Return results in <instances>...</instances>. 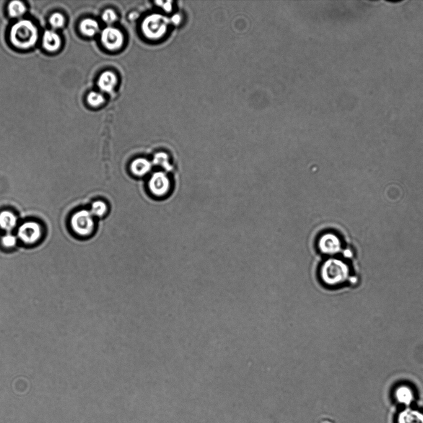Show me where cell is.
Instances as JSON below:
<instances>
[{
	"mask_svg": "<svg viewBox=\"0 0 423 423\" xmlns=\"http://www.w3.org/2000/svg\"><path fill=\"white\" fill-rule=\"evenodd\" d=\"M62 40L58 34L54 30H46L44 34L43 44L46 50L54 52L59 50Z\"/></svg>",
	"mask_w": 423,
	"mask_h": 423,
	"instance_id": "9",
	"label": "cell"
},
{
	"mask_svg": "<svg viewBox=\"0 0 423 423\" xmlns=\"http://www.w3.org/2000/svg\"><path fill=\"white\" fill-rule=\"evenodd\" d=\"M344 255L346 256H349L351 255V252L349 250H347L346 251H345Z\"/></svg>",
	"mask_w": 423,
	"mask_h": 423,
	"instance_id": "26",
	"label": "cell"
},
{
	"mask_svg": "<svg viewBox=\"0 0 423 423\" xmlns=\"http://www.w3.org/2000/svg\"><path fill=\"white\" fill-rule=\"evenodd\" d=\"M130 168L134 175L143 177L151 170L152 163L145 158H137L131 162Z\"/></svg>",
	"mask_w": 423,
	"mask_h": 423,
	"instance_id": "12",
	"label": "cell"
},
{
	"mask_svg": "<svg viewBox=\"0 0 423 423\" xmlns=\"http://www.w3.org/2000/svg\"><path fill=\"white\" fill-rule=\"evenodd\" d=\"M318 423H336L333 421V420H331L330 418H321V420H319Z\"/></svg>",
	"mask_w": 423,
	"mask_h": 423,
	"instance_id": "25",
	"label": "cell"
},
{
	"mask_svg": "<svg viewBox=\"0 0 423 423\" xmlns=\"http://www.w3.org/2000/svg\"><path fill=\"white\" fill-rule=\"evenodd\" d=\"M397 402L404 406H409L414 400V393L412 389L407 386H401L395 392Z\"/></svg>",
	"mask_w": 423,
	"mask_h": 423,
	"instance_id": "13",
	"label": "cell"
},
{
	"mask_svg": "<svg viewBox=\"0 0 423 423\" xmlns=\"http://www.w3.org/2000/svg\"><path fill=\"white\" fill-rule=\"evenodd\" d=\"M156 4H158V6H160L163 8V9L165 10L166 12H171V10H172L173 6H172V2H162V1H158L155 2Z\"/></svg>",
	"mask_w": 423,
	"mask_h": 423,
	"instance_id": "23",
	"label": "cell"
},
{
	"mask_svg": "<svg viewBox=\"0 0 423 423\" xmlns=\"http://www.w3.org/2000/svg\"><path fill=\"white\" fill-rule=\"evenodd\" d=\"M101 40L104 46L108 50H118L123 46L124 35L118 28L108 27L101 32Z\"/></svg>",
	"mask_w": 423,
	"mask_h": 423,
	"instance_id": "7",
	"label": "cell"
},
{
	"mask_svg": "<svg viewBox=\"0 0 423 423\" xmlns=\"http://www.w3.org/2000/svg\"><path fill=\"white\" fill-rule=\"evenodd\" d=\"M398 423H423V412L409 408L404 409L398 414Z\"/></svg>",
	"mask_w": 423,
	"mask_h": 423,
	"instance_id": "11",
	"label": "cell"
},
{
	"mask_svg": "<svg viewBox=\"0 0 423 423\" xmlns=\"http://www.w3.org/2000/svg\"><path fill=\"white\" fill-rule=\"evenodd\" d=\"M49 22L51 26L54 28H59L64 26L65 24V18L64 16L59 12H56L51 16Z\"/></svg>",
	"mask_w": 423,
	"mask_h": 423,
	"instance_id": "20",
	"label": "cell"
},
{
	"mask_svg": "<svg viewBox=\"0 0 423 423\" xmlns=\"http://www.w3.org/2000/svg\"><path fill=\"white\" fill-rule=\"evenodd\" d=\"M17 224V217L10 211H4L0 212V228L2 230H14Z\"/></svg>",
	"mask_w": 423,
	"mask_h": 423,
	"instance_id": "15",
	"label": "cell"
},
{
	"mask_svg": "<svg viewBox=\"0 0 423 423\" xmlns=\"http://www.w3.org/2000/svg\"><path fill=\"white\" fill-rule=\"evenodd\" d=\"M181 22V16L180 14H176L170 18L171 24L177 26L180 24Z\"/></svg>",
	"mask_w": 423,
	"mask_h": 423,
	"instance_id": "24",
	"label": "cell"
},
{
	"mask_svg": "<svg viewBox=\"0 0 423 423\" xmlns=\"http://www.w3.org/2000/svg\"><path fill=\"white\" fill-rule=\"evenodd\" d=\"M317 248L323 255L332 256L341 251L342 244L338 236L333 232H324L318 238Z\"/></svg>",
	"mask_w": 423,
	"mask_h": 423,
	"instance_id": "5",
	"label": "cell"
},
{
	"mask_svg": "<svg viewBox=\"0 0 423 423\" xmlns=\"http://www.w3.org/2000/svg\"><path fill=\"white\" fill-rule=\"evenodd\" d=\"M107 204L101 200L96 201L92 205V208H91V214H93V216L103 217L105 216L106 212H108Z\"/></svg>",
	"mask_w": 423,
	"mask_h": 423,
	"instance_id": "17",
	"label": "cell"
},
{
	"mask_svg": "<svg viewBox=\"0 0 423 423\" xmlns=\"http://www.w3.org/2000/svg\"><path fill=\"white\" fill-rule=\"evenodd\" d=\"M348 266L342 260L330 258L319 266L316 277L320 284L327 289L342 286L349 279Z\"/></svg>",
	"mask_w": 423,
	"mask_h": 423,
	"instance_id": "1",
	"label": "cell"
},
{
	"mask_svg": "<svg viewBox=\"0 0 423 423\" xmlns=\"http://www.w3.org/2000/svg\"><path fill=\"white\" fill-rule=\"evenodd\" d=\"M71 226L73 232L81 237H88L95 230L94 216L87 210H80L71 218Z\"/></svg>",
	"mask_w": 423,
	"mask_h": 423,
	"instance_id": "4",
	"label": "cell"
},
{
	"mask_svg": "<svg viewBox=\"0 0 423 423\" xmlns=\"http://www.w3.org/2000/svg\"><path fill=\"white\" fill-rule=\"evenodd\" d=\"M150 192L157 197H163L169 193L171 183L167 174L163 172H155L149 182Z\"/></svg>",
	"mask_w": 423,
	"mask_h": 423,
	"instance_id": "8",
	"label": "cell"
},
{
	"mask_svg": "<svg viewBox=\"0 0 423 423\" xmlns=\"http://www.w3.org/2000/svg\"><path fill=\"white\" fill-rule=\"evenodd\" d=\"M2 244L6 248H13L17 243V238L11 234H7L2 238Z\"/></svg>",
	"mask_w": 423,
	"mask_h": 423,
	"instance_id": "21",
	"label": "cell"
},
{
	"mask_svg": "<svg viewBox=\"0 0 423 423\" xmlns=\"http://www.w3.org/2000/svg\"><path fill=\"white\" fill-rule=\"evenodd\" d=\"M39 38L37 27L30 20L16 22L10 30V40L18 48L29 49L36 45Z\"/></svg>",
	"mask_w": 423,
	"mask_h": 423,
	"instance_id": "2",
	"label": "cell"
},
{
	"mask_svg": "<svg viewBox=\"0 0 423 423\" xmlns=\"http://www.w3.org/2000/svg\"><path fill=\"white\" fill-rule=\"evenodd\" d=\"M154 163L156 165L162 166L166 170H169L170 168L168 156L165 152H158L154 156Z\"/></svg>",
	"mask_w": 423,
	"mask_h": 423,
	"instance_id": "19",
	"label": "cell"
},
{
	"mask_svg": "<svg viewBox=\"0 0 423 423\" xmlns=\"http://www.w3.org/2000/svg\"><path fill=\"white\" fill-rule=\"evenodd\" d=\"M118 79L112 72L106 71L101 74L98 82V87L103 92H110L118 84Z\"/></svg>",
	"mask_w": 423,
	"mask_h": 423,
	"instance_id": "10",
	"label": "cell"
},
{
	"mask_svg": "<svg viewBox=\"0 0 423 423\" xmlns=\"http://www.w3.org/2000/svg\"><path fill=\"white\" fill-rule=\"evenodd\" d=\"M105 101V98L100 92H92L87 96V102L92 107H99Z\"/></svg>",
	"mask_w": 423,
	"mask_h": 423,
	"instance_id": "18",
	"label": "cell"
},
{
	"mask_svg": "<svg viewBox=\"0 0 423 423\" xmlns=\"http://www.w3.org/2000/svg\"><path fill=\"white\" fill-rule=\"evenodd\" d=\"M43 228L37 222H28L20 226L18 236L26 244H35L43 236Z\"/></svg>",
	"mask_w": 423,
	"mask_h": 423,
	"instance_id": "6",
	"label": "cell"
},
{
	"mask_svg": "<svg viewBox=\"0 0 423 423\" xmlns=\"http://www.w3.org/2000/svg\"><path fill=\"white\" fill-rule=\"evenodd\" d=\"M170 24V18L160 14H153L143 20L142 31L149 40H158L165 35Z\"/></svg>",
	"mask_w": 423,
	"mask_h": 423,
	"instance_id": "3",
	"label": "cell"
},
{
	"mask_svg": "<svg viewBox=\"0 0 423 423\" xmlns=\"http://www.w3.org/2000/svg\"><path fill=\"white\" fill-rule=\"evenodd\" d=\"M80 30L83 34L88 37H93L99 32V24L97 20L88 18L80 22Z\"/></svg>",
	"mask_w": 423,
	"mask_h": 423,
	"instance_id": "14",
	"label": "cell"
},
{
	"mask_svg": "<svg viewBox=\"0 0 423 423\" xmlns=\"http://www.w3.org/2000/svg\"><path fill=\"white\" fill-rule=\"evenodd\" d=\"M9 12L10 16L19 18L22 16L27 11V7L22 2L12 1L9 5Z\"/></svg>",
	"mask_w": 423,
	"mask_h": 423,
	"instance_id": "16",
	"label": "cell"
},
{
	"mask_svg": "<svg viewBox=\"0 0 423 423\" xmlns=\"http://www.w3.org/2000/svg\"><path fill=\"white\" fill-rule=\"evenodd\" d=\"M117 18H118V16L113 10H106L102 15L103 22L108 24H111L115 22Z\"/></svg>",
	"mask_w": 423,
	"mask_h": 423,
	"instance_id": "22",
	"label": "cell"
}]
</instances>
